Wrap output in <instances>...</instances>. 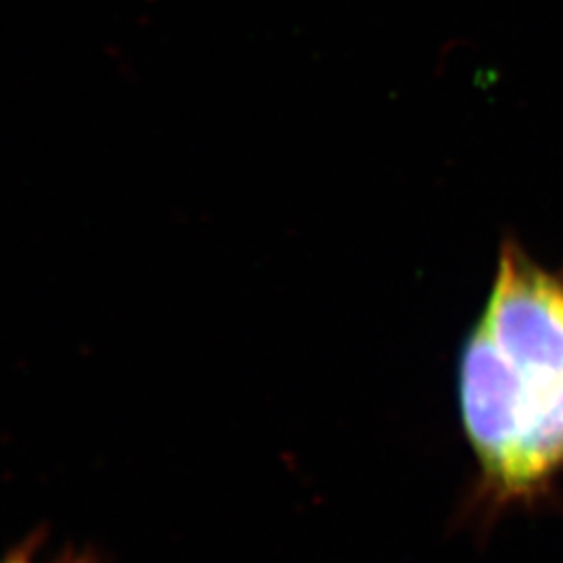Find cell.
<instances>
[{"label":"cell","instance_id":"obj_1","mask_svg":"<svg viewBox=\"0 0 563 563\" xmlns=\"http://www.w3.org/2000/svg\"><path fill=\"white\" fill-rule=\"evenodd\" d=\"M460 407L486 514L551 495L563 476V272L516 242L463 346Z\"/></svg>","mask_w":563,"mask_h":563},{"label":"cell","instance_id":"obj_2","mask_svg":"<svg viewBox=\"0 0 563 563\" xmlns=\"http://www.w3.org/2000/svg\"><path fill=\"white\" fill-rule=\"evenodd\" d=\"M0 563H107V560L102 553L88 544H67L55 555H48V532L46 528H36L13 549L0 555Z\"/></svg>","mask_w":563,"mask_h":563}]
</instances>
